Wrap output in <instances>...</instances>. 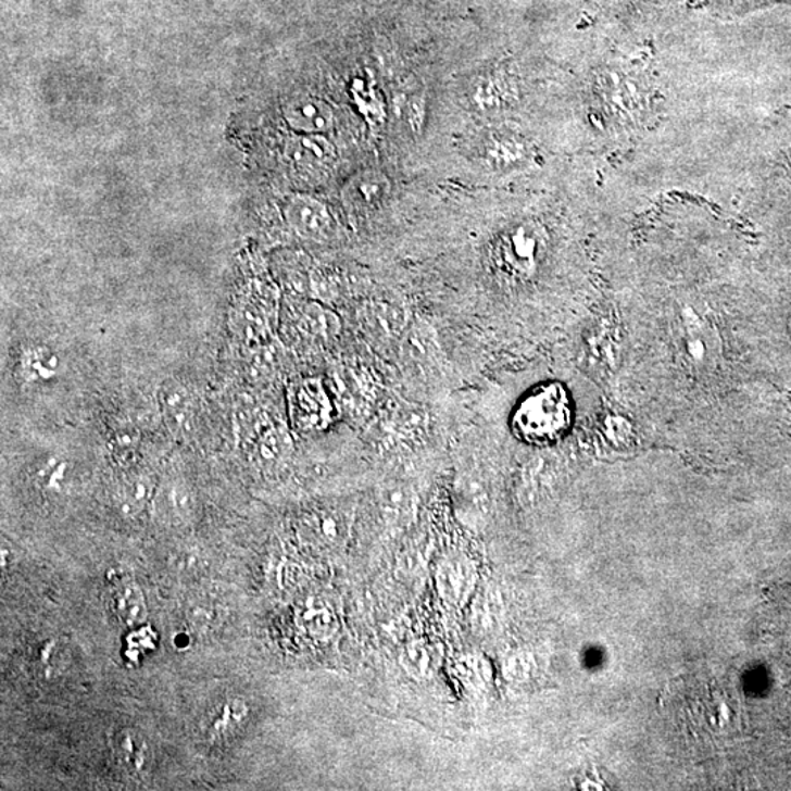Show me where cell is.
Here are the masks:
<instances>
[{
	"instance_id": "cell-1",
	"label": "cell",
	"mask_w": 791,
	"mask_h": 791,
	"mask_svg": "<svg viewBox=\"0 0 791 791\" xmlns=\"http://www.w3.org/2000/svg\"><path fill=\"white\" fill-rule=\"evenodd\" d=\"M286 159L294 178L305 185H319L330 178L338 155L334 145L324 136L293 137L286 146Z\"/></svg>"
},
{
	"instance_id": "cell-2",
	"label": "cell",
	"mask_w": 791,
	"mask_h": 791,
	"mask_svg": "<svg viewBox=\"0 0 791 791\" xmlns=\"http://www.w3.org/2000/svg\"><path fill=\"white\" fill-rule=\"evenodd\" d=\"M286 221L294 234L314 242L330 241L336 235V218L327 205L309 196H297L285 210Z\"/></svg>"
},
{
	"instance_id": "cell-3",
	"label": "cell",
	"mask_w": 791,
	"mask_h": 791,
	"mask_svg": "<svg viewBox=\"0 0 791 791\" xmlns=\"http://www.w3.org/2000/svg\"><path fill=\"white\" fill-rule=\"evenodd\" d=\"M542 238L533 226H520L508 234L499 250V264L513 279H525L536 271Z\"/></svg>"
},
{
	"instance_id": "cell-4",
	"label": "cell",
	"mask_w": 791,
	"mask_h": 791,
	"mask_svg": "<svg viewBox=\"0 0 791 791\" xmlns=\"http://www.w3.org/2000/svg\"><path fill=\"white\" fill-rule=\"evenodd\" d=\"M285 120L290 128L306 136H323L335 125V113L330 104L314 96H298L285 106Z\"/></svg>"
},
{
	"instance_id": "cell-5",
	"label": "cell",
	"mask_w": 791,
	"mask_h": 791,
	"mask_svg": "<svg viewBox=\"0 0 791 791\" xmlns=\"http://www.w3.org/2000/svg\"><path fill=\"white\" fill-rule=\"evenodd\" d=\"M113 756L126 774L142 777L149 774L153 764L149 740L134 729H122L111 740Z\"/></svg>"
},
{
	"instance_id": "cell-6",
	"label": "cell",
	"mask_w": 791,
	"mask_h": 791,
	"mask_svg": "<svg viewBox=\"0 0 791 791\" xmlns=\"http://www.w3.org/2000/svg\"><path fill=\"white\" fill-rule=\"evenodd\" d=\"M155 513L167 524H184L196 511L193 492L180 479H167L158 486L153 499Z\"/></svg>"
},
{
	"instance_id": "cell-7",
	"label": "cell",
	"mask_w": 791,
	"mask_h": 791,
	"mask_svg": "<svg viewBox=\"0 0 791 791\" xmlns=\"http://www.w3.org/2000/svg\"><path fill=\"white\" fill-rule=\"evenodd\" d=\"M159 405L171 430L185 431L193 418V395L175 380L164 381L159 389Z\"/></svg>"
},
{
	"instance_id": "cell-8",
	"label": "cell",
	"mask_w": 791,
	"mask_h": 791,
	"mask_svg": "<svg viewBox=\"0 0 791 791\" xmlns=\"http://www.w3.org/2000/svg\"><path fill=\"white\" fill-rule=\"evenodd\" d=\"M292 406L294 420L304 428L322 427L330 418V402L317 382L298 387Z\"/></svg>"
},
{
	"instance_id": "cell-9",
	"label": "cell",
	"mask_w": 791,
	"mask_h": 791,
	"mask_svg": "<svg viewBox=\"0 0 791 791\" xmlns=\"http://www.w3.org/2000/svg\"><path fill=\"white\" fill-rule=\"evenodd\" d=\"M389 191V179L380 172L361 171L347 184L344 197L353 208L372 209L380 204Z\"/></svg>"
},
{
	"instance_id": "cell-10",
	"label": "cell",
	"mask_w": 791,
	"mask_h": 791,
	"mask_svg": "<svg viewBox=\"0 0 791 791\" xmlns=\"http://www.w3.org/2000/svg\"><path fill=\"white\" fill-rule=\"evenodd\" d=\"M365 326L377 338L393 340L406 334L405 313L389 302H373L362 311Z\"/></svg>"
},
{
	"instance_id": "cell-11",
	"label": "cell",
	"mask_w": 791,
	"mask_h": 791,
	"mask_svg": "<svg viewBox=\"0 0 791 791\" xmlns=\"http://www.w3.org/2000/svg\"><path fill=\"white\" fill-rule=\"evenodd\" d=\"M406 356L418 367H428L437 360L439 344L427 324H415L405 334Z\"/></svg>"
},
{
	"instance_id": "cell-12",
	"label": "cell",
	"mask_w": 791,
	"mask_h": 791,
	"mask_svg": "<svg viewBox=\"0 0 791 791\" xmlns=\"http://www.w3.org/2000/svg\"><path fill=\"white\" fill-rule=\"evenodd\" d=\"M112 607L116 616L128 626H136L147 617L145 595L137 585L125 583L117 588L112 597Z\"/></svg>"
},
{
	"instance_id": "cell-13",
	"label": "cell",
	"mask_w": 791,
	"mask_h": 791,
	"mask_svg": "<svg viewBox=\"0 0 791 791\" xmlns=\"http://www.w3.org/2000/svg\"><path fill=\"white\" fill-rule=\"evenodd\" d=\"M158 486L147 474L126 479L121 486L120 503L124 512H140L154 499Z\"/></svg>"
},
{
	"instance_id": "cell-14",
	"label": "cell",
	"mask_w": 791,
	"mask_h": 791,
	"mask_svg": "<svg viewBox=\"0 0 791 791\" xmlns=\"http://www.w3.org/2000/svg\"><path fill=\"white\" fill-rule=\"evenodd\" d=\"M302 328L315 338L330 339L335 338L340 331V319L338 315L326 309V306L315 304L306 305L301 313Z\"/></svg>"
},
{
	"instance_id": "cell-15",
	"label": "cell",
	"mask_w": 791,
	"mask_h": 791,
	"mask_svg": "<svg viewBox=\"0 0 791 791\" xmlns=\"http://www.w3.org/2000/svg\"><path fill=\"white\" fill-rule=\"evenodd\" d=\"M290 443L292 441H290L288 431L279 427H268L260 437V457L267 462H279L288 454Z\"/></svg>"
},
{
	"instance_id": "cell-16",
	"label": "cell",
	"mask_w": 791,
	"mask_h": 791,
	"mask_svg": "<svg viewBox=\"0 0 791 791\" xmlns=\"http://www.w3.org/2000/svg\"><path fill=\"white\" fill-rule=\"evenodd\" d=\"M58 365V357L49 352V349L37 348L25 353L24 368L32 378L46 380V378L53 377L56 374Z\"/></svg>"
},
{
	"instance_id": "cell-17",
	"label": "cell",
	"mask_w": 791,
	"mask_h": 791,
	"mask_svg": "<svg viewBox=\"0 0 791 791\" xmlns=\"http://www.w3.org/2000/svg\"><path fill=\"white\" fill-rule=\"evenodd\" d=\"M243 717H246V710H243L242 702H226L221 708L214 711L210 729L214 734L227 733V731H230V726L234 723L241 721Z\"/></svg>"
},
{
	"instance_id": "cell-18",
	"label": "cell",
	"mask_w": 791,
	"mask_h": 791,
	"mask_svg": "<svg viewBox=\"0 0 791 791\" xmlns=\"http://www.w3.org/2000/svg\"><path fill=\"white\" fill-rule=\"evenodd\" d=\"M37 670L41 671V676L52 679L59 668H61V652L56 641H46L39 646L36 655Z\"/></svg>"
}]
</instances>
